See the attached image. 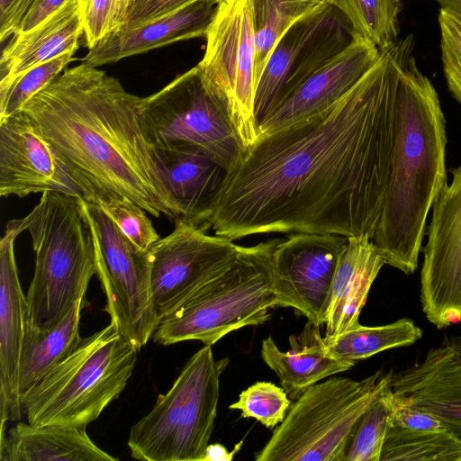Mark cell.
<instances>
[{"label":"cell","instance_id":"22","mask_svg":"<svg viewBox=\"0 0 461 461\" xmlns=\"http://www.w3.org/2000/svg\"><path fill=\"white\" fill-rule=\"evenodd\" d=\"M393 460L461 461V440L438 416L396 397L380 456Z\"/></svg>","mask_w":461,"mask_h":461},{"label":"cell","instance_id":"40","mask_svg":"<svg viewBox=\"0 0 461 461\" xmlns=\"http://www.w3.org/2000/svg\"><path fill=\"white\" fill-rule=\"evenodd\" d=\"M239 448L240 447H238L236 450L229 452L226 447L221 444L208 445L203 461H230Z\"/></svg>","mask_w":461,"mask_h":461},{"label":"cell","instance_id":"36","mask_svg":"<svg viewBox=\"0 0 461 461\" xmlns=\"http://www.w3.org/2000/svg\"><path fill=\"white\" fill-rule=\"evenodd\" d=\"M83 36L87 49L94 47L110 32L116 0H78Z\"/></svg>","mask_w":461,"mask_h":461},{"label":"cell","instance_id":"21","mask_svg":"<svg viewBox=\"0 0 461 461\" xmlns=\"http://www.w3.org/2000/svg\"><path fill=\"white\" fill-rule=\"evenodd\" d=\"M218 0H194L163 16L131 30L109 32L82 59V63L100 67L176 41L205 38Z\"/></svg>","mask_w":461,"mask_h":461},{"label":"cell","instance_id":"18","mask_svg":"<svg viewBox=\"0 0 461 461\" xmlns=\"http://www.w3.org/2000/svg\"><path fill=\"white\" fill-rule=\"evenodd\" d=\"M174 220L210 226L226 174L205 151L189 145L150 147Z\"/></svg>","mask_w":461,"mask_h":461},{"label":"cell","instance_id":"5","mask_svg":"<svg viewBox=\"0 0 461 461\" xmlns=\"http://www.w3.org/2000/svg\"><path fill=\"white\" fill-rule=\"evenodd\" d=\"M279 240L237 245L214 276L158 324L152 338L169 346L199 340L212 346L225 335L263 324L278 306L274 251Z\"/></svg>","mask_w":461,"mask_h":461},{"label":"cell","instance_id":"13","mask_svg":"<svg viewBox=\"0 0 461 461\" xmlns=\"http://www.w3.org/2000/svg\"><path fill=\"white\" fill-rule=\"evenodd\" d=\"M174 221L173 231L148 251L158 322L211 280L237 248L228 238L209 235L210 226Z\"/></svg>","mask_w":461,"mask_h":461},{"label":"cell","instance_id":"33","mask_svg":"<svg viewBox=\"0 0 461 461\" xmlns=\"http://www.w3.org/2000/svg\"><path fill=\"white\" fill-rule=\"evenodd\" d=\"M291 406L285 389L270 382H257L239 395L230 409L241 411L242 418H253L272 429L280 424Z\"/></svg>","mask_w":461,"mask_h":461},{"label":"cell","instance_id":"16","mask_svg":"<svg viewBox=\"0 0 461 461\" xmlns=\"http://www.w3.org/2000/svg\"><path fill=\"white\" fill-rule=\"evenodd\" d=\"M59 193L83 197L55 149L23 112L0 119V195Z\"/></svg>","mask_w":461,"mask_h":461},{"label":"cell","instance_id":"19","mask_svg":"<svg viewBox=\"0 0 461 461\" xmlns=\"http://www.w3.org/2000/svg\"><path fill=\"white\" fill-rule=\"evenodd\" d=\"M390 385L397 398L435 414L461 440V335L445 338L421 361L392 374Z\"/></svg>","mask_w":461,"mask_h":461},{"label":"cell","instance_id":"24","mask_svg":"<svg viewBox=\"0 0 461 461\" xmlns=\"http://www.w3.org/2000/svg\"><path fill=\"white\" fill-rule=\"evenodd\" d=\"M82 35L79 1L70 0L29 32L6 40L1 51L0 84L8 83L27 69L67 51L77 50Z\"/></svg>","mask_w":461,"mask_h":461},{"label":"cell","instance_id":"38","mask_svg":"<svg viewBox=\"0 0 461 461\" xmlns=\"http://www.w3.org/2000/svg\"><path fill=\"white\" fill-rule=\"evenodd\" d=\"M35 0H0V41L17 33Z\"/></svg>","mask_w":461,"mask_h":461},{"label":"cell","instance_id":"39","mask_svg":"<svg viewBox=\"0 0 461 461\" xmlns=\"http://www.w3.org/2000/svg\"><path fill=\"white\" fill-rule=\"evenodd\" d=\"M70 0H35L17 33L29 32L59 11ZM16 34V33H15Z\"/></svg>","mask_w":461,"mask_h":461},{"label":"cell","instance_id":"42","mask_svg":"<svg viewBox=\"0 0 461 461\" xmlns=\"http://www.w3.org/2000/svg\"><path fill=\"white\" fill-rule=\"evenodd\" d=\"M440 9H444L453 14L461 20V0H436Z\"/></svg>","mask_w":461,"mask_h":461},{"label":"cell","instance_id":"32","mask_svg":"<svg viewBox=\"0 0 461 461\" xmlns=\"http://www.w3.org/2000/svg\"><path fill=\"white\" fill-rule=\"evenodd\" d=\"M77 50L67 51L34 66L5 84H0V119L22 111L25 104L60 75Z\"/></svg>","mask_w":461,"mask_h":461},{"label":"cell","instance_id":"37","mask_svg":"<svg viewBox=\"0 0 461 461\" xmlns=\"http://www.w3.org/2000/svg\"><path fill=\"white\" fill-rule=\"evenodd\" d=\"M194 0H131L121 25L115 30H131L169 14Z\"/></svg>","mask_w":461,"mask_h":461},{"label":"cell","instance_id":"8","mask_svg":"<svg viewBox=\"0 0 461 461\" xmlns=\"http://www.w3.org/2000/svg\"><path fill=\"white\" fill-rule=\"evenodd\" d=\"M383 369L356 381L334 376L303 391L273 431L257 461H343L351 435L390 383Z\"/></svg>","mask_w":461,"mask_h":461},{"label":"cell","instance_id":"26","mask_svg":"<svg viewBox=\"0 0 461 461\" xmlns=\"http://www.w3.org/2000/svg\"><path fill=\"white\" fill-rule=\"evenodd\" d=\"M292 348L282 351L271 336L262 341L261 357L278 376L292 399L332 375L350 369L356 363L328 356L323 350L319 327L309 324L298 337H291Z\"/></svg>","mask_w":461,"mask_h":461},{"label":"cell","instance_id":"14","mask_svg":"<svg viewBox=\"0 0 461 461\" xmlns=\"http://www.w3.org/2000/svg\"><path fill=\"white\" fill-rule=\"evenodd\" d=\"M432 205L420 271V303L438 329L461 323V166Z\"/></svg>","mask_w":461,"mask_h":461},{"label":"cell","instance_id":"25","mask_svg":"<svg viewBox=\"0 0 461 461\" xmlns=\"http://www.w3.org/2000/svg\"><path fill=\"white\" fill-rule=\"evenodd\" d=\"M86 427L19 422L0 440L1 461H115L97 447Z\"/></svg>","mask_w":461,"mask_h":461},{"label":"cell","instance_id":"31","mask_svg":"<svg viewBox=\"0 0 461 461\" xmlns=\"http://www.w3.org/2000/svg\"><path fill=\"white\" fill-rule=\"evenodd\" d=\"M395 405L396 397L389 383L358 420L343 461H380L383 443Z\"/></svg>","mask_w":461,"mask_h":461},{"label":"cell","instance_id":"11","mask_svg":"<svg viewBox=\"0 0 461 461\" xmlns=\"http://www.w3.org/2000/svg\"><path fill=\"white\" fill-rule=\"evenodd\" d=\"M92 230L96 273L111 322L139 350L151 339L155 315L148 251L137 249L96 203L79 197Z\"/></svg>","mask_w":461,"mask_h":461},{"label":"cell","instance_id":"9","mask_svg":"<svg viewBox=\"0 0 461 461\" xmlns=\"http://www.w3.org/2000/svg\"><path fill=\"white\" fill-rule=\"evenodd\" d=\"M140 121L150 147H196L228 172L244 151L227 112L205 86L197 66L142 98Z\"/></svg>","mask_w":461,"mask_h":461},{"label":"cell","instance_id":"12","mask_svg":"<svg viewBox=\"0 0 461 461\" xmlns=\"http://www.w3.org/2000/svg\"><path fill=\"white\" fill-rule=\"evenodd\" d=\"M346 17L323 0L297 20L274 47L257 85L254 114L258 127L300 84L355 39Z\"/></svg>","mask_w":461,"mask_h":461},{"label":"cell","instance_id":"2","mask_svg":"<svg viewBox=\"0 0 461 461\" xmlns=\"http://www.w3.org/2000/svg\"><path fill=\"white\" fill-rule=\"evenodd\" d=\"M140 97L104 70L66 68L23 112L55 149L83 198H127L156 218L174 220L140 121Z\"/></svg>","mask_w":461,"mask_h":461},{"label":"cell","instance_id":"6","mask_svg":"<svg viewBox=\"0 0 461 461\" xmlns=\"http://www.w3.org/2000/svg\"><path fill=\"white\" fill-rule=\"evenodd\" d=\"M139 351L112 322L83 339L22 399L28 422L86 427L124 390Z\"/></svg>","mask_w":461,"mask_h":461},{"label":"cell","instance_id":"10","mask_svg":"<svg viewBox=\"0 0 461 461\" xmlns=\"http://www.w3.org/2000/svg\"><path fill=\"white\" fill-rule=\"evenodd\" d=\"M197 68L207 89L227 112L243 149L258 137L254 114L255 42L247 0H218Z\"/></svg>","mask_w":461,"mask_h":461},{"label":"cell","instance_id":"17","mask_svg":"<svg viewBox=\"0 0 461 461\" xmlns=\"http://www.w3.org/2000/svg\"><path fill=\"white\" fill-rule=\"evenodd\" d=\"M379 56L380 50L374 44L356 36L345 50L305 79L272 111L258 126V137L332 106L355 86Z\"/></svg>","mask_w":461,"mask_h":461},{"label":"cell","instance_id":"15","mask_svg":"<svg viewBox=\"0 0 461 461\" xmlns=\"http://www.w3.org/2000/svg\"><path fill=\"white\" fill-rule=\"evenodd\" d=\"M348 238L296 232L279 240L274 251L278 306L293 307L315 326L325 324L331 289Z\"/></svg>","mask_w":461,"mask_h":461},{"label":"cell","instance_id":"30","mask_svg":"<svg viewBox=\"0 0 461 461\" xmlns=\"http://www.w3.org/2000/svg\"><path fill=\"white\" fill-rule=\"evenodd\" d=\"M346 17L356 36L383 50L398 40L402 0H327Z\"/></svg>","mask_w":461,"mask_h":461},{"label":"cell","instance_id":"29","mask_svg":"<svg viewBox=\"0 0 461 461\" xmlns=\"http://www.w3.org/2000/svg\"><path fill=\"white\" fill-rule=\"evenodd\" d=\"M255 42L256 87L267 61L282 35L323 0H247Z\"/></svg>","mask_w":461,"mask_h":461},{"label":"cell","instance_id":"1","mask_svg":"<svg viewBox=\"0 0 461 461\" xmlns=\"http://www.w3.org/2000/svg\"><path fill=\"white\" fill-rule=\"evenodd\" d=\"M414 41L398 39L332 106L245 149L209 220L214 234L373 239L392 169L402 65Z\"/></svg>","mask_w":461,"mask_h":461},{"label":"cell","instance_id":"27","mask_svg":"<svg viewBox=\"0 0 461 461\" xmlns=\"http://www.w3.org/2000/svg\"><path fill=\"white\" fill-rule=\"evenodd\" d=\"M83 302L77 304L56 326L39 330L28 323L18 377L20 401L80 344V316Z\"/></svg>","mask_w":461,"mask_h":461},{"label":"cell","instance_id":"7","mask_svg":"<svg viewBox=\"0 0 461 461\" xmlns=\"http://www.w3.org/2000/svg\"><path fill=\"white\" fill-rule=\"evenodd\" d=\"M228 362L215 361L211 346L195 352L170 389L131 426V456L142 461H203L217 415L220 376Z\"/></svg>","mask_w":461,"mask_h":461},{"label":"cell","instance_id":"20","mask_svg":"<svg viewBox=\"0 0 461 461\" xmlns=\"http://www.w3.org/2000/svg\"><path fill=\"white\" fill-rule=\"evenodd\" d=\"M24 231L21 219L10 221L0 241V410L1 421L19 419V366L28 323V306L19 280L14 241Z\"/></svg>","mask_w":461,"mask_h":461},{"label":"cell","instance_id":"41","mask_svg":"<svg viewBox=\"0 0 461 461\" xmlns=\"http://www.w3.org/2000/svg\"><path fill=\"white\" fill-rule=\"evenodd\" d=\"M130 1L131 0H116L112 20L111 32L115 31L121 25Z\"/></svg>","mask_w":461,"mask_h":461},{"label":"cell","instance_id":"4","mask_svg":"<svg viewBox=\"0 0 461 461\" xmlns=\"http://www.w3.org/2000/svg\"><path fill=\"white\" fill-rule=\"evenodd\" d=\"M78 198L44 193L21 219L35 253L26 295L28 319L39 330L56 326L83 302L96 273L94 238Z\"/></svg>","mask_w":461,"mask_h":461},{"label":"cell","instance_id":"34","mask_svg":"<svg viewBox=\"0 0 461 461\" xmlns=\"http://www.w3.org/2000/svg\"><path fill=\"white\" fill-rule=\"evenodd\" d=\"M96 204L140 250L149 251L161 239L147 212L132 201L127 198H111Z\"/></svg>","mask_w":461,"mask_h":461},{"label":"cell","instance_id":"28","mask_svg":"<svg viewBox=\"0 0 461 461\" xmlns=\"http://www.w3.org/2000/svg\"><path fill=\"white\" fill-rule=\"evenodd\" d=\"M421 337V329L413 321L403 318L375 327L359 323L337 336L325 335L322 343L328 356L356 363L386 349L411 345Z\"/></svg>","mask_w":461,"mask_h":461},{"label":"cell","instance_id":"23","mask_svg":"<svg viewBox=\"0 0 461 461\" xmlns=\"http://www.w3.org/2000/svg\"><path fill=\"white\" fill-rule=\"evenodd\" d=\"M385 261L366 235L348 238L333 279L325 335L337 336L359 324L368 293Z\"/></svg>","mask_w":461,"mask_h":461},{"label":"cell","instance_id":"3","mask_svg":"<svg viewBox=\"0 0 461 461\" xmlns=\"http://www.w3.org/2000/svg\"><path fill=\"white\" fill-rule=\"evenodd\" d=\"M414 43L402 65L391 175L372 239L385 264L404 274L417 269L428 213L447 185L446 120L432 83L417 67Z\"/></svg>","mask_w":461,"mask_h":461},{"label":"cell","instance_id":"35","mask_svg":"<svg viewBox=\"0 0 461 461\" xmlns=\"http://www.w3.org/2000/svg\"><path fill=\"white\" fill-rule=\"evenodd\" d=\"M441 61L448 90L461 103V20L447 10L438 14Z\"/></svg>","mask_w":461,"mask_h":461}]
</instances>
